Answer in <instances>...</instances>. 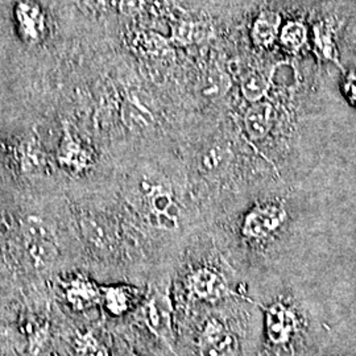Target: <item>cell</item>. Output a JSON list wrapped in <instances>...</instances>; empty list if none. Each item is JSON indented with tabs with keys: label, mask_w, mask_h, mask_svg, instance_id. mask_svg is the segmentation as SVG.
I'll list each match as a JSON object with an SVG mask.
<instances>
[{
	"label": "cell",
	"mask_w": 356,
	"mask_h": 356,
	"mask_svg": "<svg viewBox=\"0 0 356 356\" xmlns=\"http://www.w3.org/2000/svg\"><path fill=\"white\" fill-rule=\"evenodd\" d=\"M198 350L201 356H236L238 341L219 321L210 319L200 335Z\"/></svg>",
	"instance_id": "cell-1"
},
{
	"label": "cell",
	"mask_w": 356,
	"mask_h": 356,
	"mask_svg": "<svg viewBox=\"0 0 356 356\" xmlns=\"http://www.w3.org/2000/svg\"><path fill=\"white\" fill-rule=\"evenodd\" d=\"M284 218L285 211L279 206L269 204L256 207L245 216L243 223V234L250 239H264L280 227Z\"/></svg>",
	"instance_id": "cell-2"
},
{
	"label": "cell",
	"mask_w": 356,
	"mask_h": 356,
	"mask_svg": "<svg viewBox=\"0 0 356 356\" xmlns=\"http://www.w3.org/2000/svg\"><path fill=\"white\" fill-rule=\"evenodd\" d=\"M273 120V108L268 102H256L244 115V128L252 140H263L270 128Z\"/></svg>",
	"instance_id": "cell-3"
},
{
	"label": "cell",
	"mask_w": 356,
	"mask_h": 356,
	"mask_svg": "<svg viewBox=\"0 0 356 356\" xmlns=\"http://www.w3.org/2000/svg\"><path fill=\"white\" fill-rule=\"evenodd\" d=\"M148 204L156 225L164 229L175 227L177 220V206L168 191L161 188H153L148 195Z\"/></svg>",
	"instance_id": "cell-4"
},
{
	"label": "cell",
	"mask_w": 356,
	"mask_h": 356,
	"mask_svg": "<svg viewBox=\"0 0 356 356\" xmlns=\"http://www.w3.org/2000/svg\"><path fill=\"white\" fill-rule=\"evenodd\" d=\"M69 304L76 310H85L95 305L101 298V291L91 281L78 277L65 286Z\"/></svg>",
	"instance_id": "cell-5"
},
{
	"label": "cell",
	"mask_w": 356,
	"mask_h": 356,
	"mask_svg": "<svg viewBox=\"0 0 356 356\" xmlns=\"http://www.w3.org/2000/svg\"><path fill=\"white\" fill-rule=\"evenodd\" d=\"M193 292L204 300H216L226 293V285L222 277L211 269H198L191 279Z\"/></svg>",
	"instance_id": "cell-6"
},
{
	"label": "cell",
	"mask_w": 356,
	"mask_h": 356,
	"mask_svg": "<svg viewBox=\"0 0 356 356\" xmlns=\"http://www.w3.org/2000/svg\"><path fill=\"white\" fill-rule=\"evenodd\" d=\"M281 19L277 13H261L254 22L252 38L257 45L267 47L273 42L280 28Z\"/></svg>",
	"instance_id": "cell-7"
},
{
	"label": "cell",
	"mask_w": 356,
	"mask_h": 356,
	"mask_svg": "<svg viewBox=\"0 0 356 356\" xmlns=\"http://www.w3.org/2000/svg\"><path fill=\"white\" fill-rule=\"evenodd\" d=\"M132 292L126 286H108L103 289L104 304L114 316H122L127 312L132 302Z\"/></svg>",
	"instance_id": "cell-8"
},
{
	"label": "cell",
	"mask_w": 356,
	"mask_h": 356,
	"mask_svg": "<svg viewBox=\"0 0 356 356\" xmlns=\"http://www.w3.org/2000/svg\"><path fill=\"white\" fill-rule=\"evenodd\" d=\"M268 89L269 81L263 73L252 72L243 78L242 92L248 102H260L261 98L267 94Z\"/></svg>",
	"instance_id": "cell-9"
},
{
	"label": "cell",
	"mask_w": 356,
	"mask_h": 356,
	"mask_svg": "<svg viewBox=\"0 0 356 356\" xmlns=\"http://www.w3.org/2000/svg\"><path fill=\"white\" fill-rule=\"evenodd\" d=\"M289 316L286 313V310L284 307L280 306H275L269 316H268V331H269V335L270 338L275 341V342H280L284 341L286 338L285 332L281 329V325L291 329V323H289Z\"/></svg>",
	"instance_id": "cell-10"
},
{
	"label": "cell",
	"mask_w": 356,
	"mask_h": 356,
	"mask_svg": "<svg viewBox=\"0 0 356 356\" xmlns=\"http://www.w3.org/2000/svg\"><path fill=\"white\" fill-rule=\"evenodd\" d=\"M281 41L289 49H300L306 41V28L301 23H289L282 28Z\"/></svg>",
	"instance_id": "cell-11"
},
{
	"label": "cell",
	"mask_w": 356,
	"mask_h": 356,
	"mask_svg": "<svg viewBox=\"0 0 356 356\" xmlns=\"http://www.w3.org/2000/svg\"><path fill=\"white\" fill-rule=\"evenodd\" d=\"M78 351L82 356H110L107 348L91 334L78 338Z\"/></svg>",
	"instance_id": "cell-12"
},
{
	"label": "cell",
	"mask_w": 356,
	"mask_h": 356,
	"mask_svg": "<svg viewBox=\"0 0 356 356\" xmlns=\"http://www.w3.org/2000/svg\"><path fill=\"white\" fill-rule=\"evenodd\" d=\"M229 86V79L222 74H214L207 78L204 83V94L206 97H219Z\"/></svg>",
	"instance_id": "cell-13"
},
{
	"label": "cell",
	"mask_w": 356,
	"mask_h": 356,
	"mask_svg": "<svg viewBox=\"0 0 356 356\" xmlns=\"http://www.w3.org/2000/svg\"><path fill=\"white\" fill-rule=\"evenodd\" d=\"M348 92L356 102V74L348 78Z\"/></svg>",
	"instance_id": "cell-14"
}]
</instances>
